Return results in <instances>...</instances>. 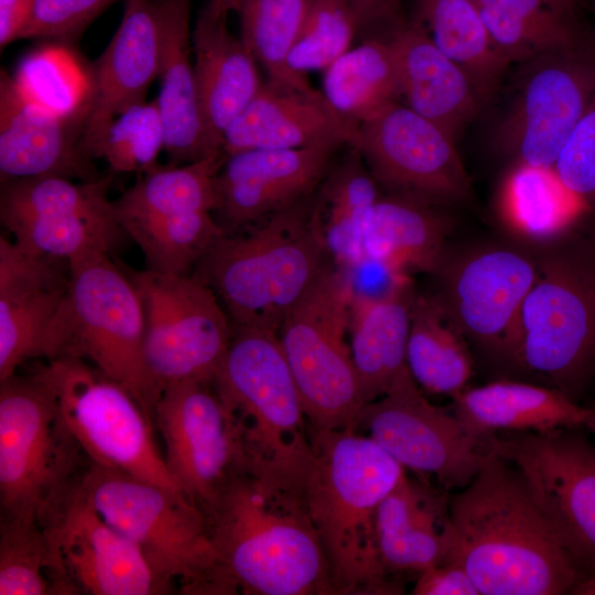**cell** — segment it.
Returning a JSON list of instances; mask_svg holds the SVG:
<instances>
[{"instance_id":"11a10c76","label":"cell","mask_w":595,"mask_h":595,"mask_svg":"<svg viewBox=\"0 0 595 595\" xmlns=\"http://www.w3.org/2000/svg\"><path fill=\"white\" fill-rule=\"evenodd\" d=\"M586 8H589L595 17V0H585ZM589 44L591 48L595 54V24L592 30H589Z\"/></svg>"},{"instance_id":"4fadbf2b","label":"cell","mask_w":595,"mask_h":595,"mask_svg":"<svg viewBox=\"0 0 595 595\" xmlns=\"http://www.w3.org/2000/svg\"><path fill=\"white\" fill-rule=\"evenodd\" d=\"M493 141L515 163L553 167L595 97V54L589 46L519 64Z\"/></svg>"},{"instance_id":"f546056e","label":"cell","mask_w":595,"mask_h":595,"mask_svg":"<svg viewBox=\"0 0 595 595\" xmlns=\"http://www.w3.org/2000/svg\"><path fill=\"white\" fill-rule=\"evenodd\" d=\"M432 203L403 194L378 197L363 230L364 255L409 269L434 270L447 226Z\"/></svg>"},{"instance_id":"1f68e13d","label":"cell","mask_w":595,"mask_h":595,"mask_svg":"<svg viewBox=\"0 0 595 595\" xmlns=\"http://www.w3.org/2000/svg\"><path fill=\"white\" fill-rule=\"evenodd\" d=\"M473 84L482 104L501 87L511 63L491 40L474 0H416V19Z\"/></svg>"},{"instance_id":"2e32d148","label":"cell","mask_w":595,"mask_h":595,"mask_svg":"<svg viewBox=\"0 0 595 595\" xmlns=\"http://www.w3.org/2000/svg\"><path fill=\"white\" fill-rule=\"evenodd\" d=\"M151 415L164 441L170 475L203 511L245 466L230 411L213 381L187 380L165 386Z\"/></svg>"},{"instance_id":"d590c367","label":"cell","mask_w":595,"mask_h":595,"mask_svg":"<svg viewBox=\"0 0 595 595\" xmlns=\"http://www.w3.org/2000/svg\"><path fill=\"white\" fill-rule=\"evenodd\" d=\"M323 95L343 117L359 123L402 97L397 55L389 40L349 48L326 69Z\"/></svg>"},{"instance_id":"ba28073f","label":"cell","mask_w":595,"mask_h":595,"mask_svg":"<svg viewBox=\"0 0 595 595\" xmlns=\"http://www.w3.org/2000/svg\"><path fill=\"white\" fill-rule=\"evenodd\" d=\"M213 383L235 420L245 465L264 463L300 474L310 453V428L279 332L232 327Z\"/></svg>"},{"instance_id":"8d00e7d4","label":"cell","mask_w":595,"mask_h":595,"mask_svg":"<svg viewBox=\"0 0 595 595\" xmlns=\"http://www.w3.org/2000/svg\"><path fill=\"white\" fill-rule=\"evenodd\" d=\"M225 154L185 163L159 166L111 201L116 221L131 217H170L194 212H213L216 206V175Z\"/></svg>"},{"instance_id":"e575fe53","label":"cell","mask_w":595,"mask_h":595,"mask_svg":"<svg viewBox=\"0 0 595 595\" xmlns=\"http://www.w3.org/2000/svg\"><path fill=\"white\" fill-rule=\"evenodd\" d=\"M377 183L360 153L349 147L313 195V214L331 259L340 269L365 256L363 230L368 212L379 197Z\"/></svg>"},{"instance_id":"83f0119b","label":"cell","mask_w":595,"mask_h":595,"mask_svg":"<svg viewBox=\"0 0 595 595\" xmlns=\"http://www.w3.org/2000/svg\"><path fill=\"white\" fill-rule=\"evenodd\" d=\"M389 41L407 106L455 140L483 106L473 84L418 21L400 25Z\"/></svg>"},{"instance_id":"8fae6325","label":"cell","mask_w":595,"mask_h":595,"mask_svg":"<svg viewBox=\"0 0 595 595\" xmlns=\"http://www.w3.org/2000/svg\"><path fill=\"white\" fill-rule=\"evenodd\" d=\"M45 370L62 420L89 463L185 496L154 442L151 415L125 387L80 358L50 360Z\"/></svg>"},{"instance_id":"4316f807","label":"cell","mask_w":595,"mask_h":595,"mask_svg":"<svg viewBox=\"0 0 595 595\" xmlns=\"http://www.w3.org/2000/svg\"><path fill=\"white\" fill-rule=\"evenodd\" d=\"M450 497L404 472L376 512L377 547L390 576L422 571L448 553Z\"/></svg>"},{"instance_id":"9a60e30c","label":"cell","mask_w":595,"mask_h":595,"mask_svg":"<svg viewBox=\"0 0 595 595\" xmlns=\"http://www.w3.org/2000/svg\"><path fill=\"white\" fill-rule=\"evenodd\" d=\"M355 430L405 469L435 477L444 489L470 484L490 451L489 440L472 435L452 411L429 402L409 369L385 396L361 408Z\"/></svg>"},{"instance_id":"ffe728a7","label":"cell","mask_w":595,"mask_h":595,"mask_svg":"<svg viewBox=\"0 0 595 595\" xmlns=\"http://www.w3.org/2000/svg\"><path fill=\"white\" fill-rule=\"evenodd\" d=\"M339 147L324 143L227 155L215 180L217 221L226 234L237 232L310 195Z\"/></svg>"},{"instance_id":"484cf974","label":"cell","mask_w":595,"mask_h":595,"mask_svg":"<svg viewBox=\"0 0 595 595\" xmlns=\"http://www.w3.org/2000/svg\"><path fill=\"white\" fill-rule=\"evenodd\" d=\"M191 2L156 0L160 29L156 99L165 134L164 150L175 163L220 155L210 149L197 98L190 57Z\"/></svg>"},{"instance_id":"f6af8a7d","label":"cell","mask_w":595,"mask_h":595,"mask_svg":"<svg viewBox=\"0 0 595 595\" xmlns=\"http://www.w3.org/2000/svg\"><path fill=\"white\" fill-rule=\"evenodd\" d=\"M349 0H312L288 63L304 74L326 69L350 48L358 30Z\"/></svg>"},{"instance_id":"f5cc1de1","label":"cell","mask_w":595,"mask_h":595,"mask_svg":"<svg viewBox=\"0 0 595 595\" xmlns=\"http://www.w3.org/2000/svg\"><path fill=\"white\" fill-rule=\"evenodd\" d=\"M554 6L561 9L571 18L581 20L582 9L586 8L585 0H550Z\"/></svg>"},{"instance_id":"7bdbcfd3","label":"cell","mask_w":595,"mask_h":595,"mask_svg":"<svg viewBox=\"0 0 595 595\" xmlns=\"http://www.w3.org/2000/svg\"><path fill=\"white\" fill-rule=\"evenodd\" d=\"M2 224L23 249L66 261L93 252H110L126 235L112 214L99 216H29Z\"/></svg>"},{"instance_id":"d4e9b609","label":"cell","mask_w":595,"mask_h":595,"mask_svg":"<svg viewBox=\"0 0 595 595\" xmlns=\"http://www.w3.org/2000/svg\"><path fill=\"white\" fill-rule=\"evenodd\" d=\"M229 11L212 1L202 8L193 32L194 72L208 143L223 154V136L260 89L257 61L227 25Z\"/></svg>"},{"instance_id":"d6a6232c","label":"cell","mask_w":595,"mask_h":595,"mask_svg":"<svg viewBox=\"0 0 595 595\" xmlns=\"http://www.w3.org/2000/svg\"><path fill=\"white\" fill-rule=\"evenodd\" d=\"M495 45L511 64L589 46V30L550 0H474Z\"/></svg>"},{"instance_id":"ab89813d","label":"cell","mask_w":595,"mask_h":595,"mask_svg":"<svg viewBox=\"0 0 595 595\" xmlns=\"http://www.w3.org/2000/svg\"><path fill=\"white\" fill-rule=\"evenodd\" d=\"M312 0H238L241 40L262 64L269 83L310 95L304 74L291 69L288 58Z\"/></svg>"},{"instance_id":"ac0fdd59","label":"cell","mask_w":595,"mask_h":595,"mask_svg":"<svg viewBox=\"0 0 595 595\" xmlns=\"http://www.w3.org/2000/svg\"><path fill=\"white\" fill-rule=\"evenodd\" d=\"M79 483L43 523L76 594L167 593L140 550L97 512Z\"/></svg>"},{"instance_id":"7a4b0ae2","label":"cell","mask_w":595,"mask_h":595,"mask_svg":"<svg viewBox=\"0 0 595 595\" xmlns=\"http://www.w3.org/2000/svg\"><path fill=\"white\" fill-rule=\"evenodd\" d=\"M448 553L480 595H593L595 576L574 556L509 462L489 451L448 500Z\"/></svg>"},{"instance_id":"816d5d0a","label":"cell","mask_w":595,"mask_h":595,"mask_svg":"<svg viewBox=\"0 0 595 595\" xmlns=\"http://www.w3.org/2000/svg\"><path fill=\"white\" fill-rule=\"evenodd\" d=\"M358 28L389 17L394 12L398 0H349Z\"/></svg>"},{"instance_id":"b9f144b4","label":"cell","mask_w":595,"mask_h":595,"mask_svg":"<svg viewBox=\"0 0 595 595\" xmlns=\"http://www.w3.org/2000/svg\"><path fill=\"white\" fill-rule=\"evenodd\" d=\"M111 176L74 182L42 175L1 182V221L29 216L110 215Z\"/></svg>"},{"instance_id":"f907efd6","label":"cell","mask_w":595,"mask_h":595,"mask_svg":"<svg viewBox=\"0 0 595 595\" xmlns=\"http://www.w3.org/2000/svg\"><path fill=\"white\" fill-rule=\"evenodd\" d=\"M34 0H0V47L19 40Z\"/></svg>"},{"instance_id":"681fc988","label":"cell","mask_w":595,"mask_h":595,"mask_svg":"<svg viewBox=\"0 0 595 595\" xmlns=\"http://www.w3.org/2000/svg\"><path fill=\"white\" fill-rule=\"evenodd\" d=\"M413 595H480L465 567L456 561H444L418 574Z\"/></svg>"},{"instance_id":"5bb4252c","label":"cell","mask_w":595,"mask_h":595,"mask_svg":"<svg viewBox=\"0 0 595 595\" xmlns=\"http://www.w3.org/2000/svg\"><path fill=\"white\" fill-rule=\"evenodd\" d=\"M582 428L500 432L489 448L517 468L558 536L595 576V446Z\"/></svg>"},{"instance_id":"bcb514c9","label":"cell","mask_w":595,"mask_h":595,"mask_svg":"<svg viewBox=\"0 0 595 595\" xmlns=\"http://www.w3.org/2000/svg\"><path fill=\"white\" fill-rule=\"evenodd\" d=\"M561 182L595 212V97L553 165Z\"/></svg>"},{"instance_id":"277c9868","label":"cell","mask_w":595,"mask_h":595,"mask_svg":"<svg viewBox=\"0 0 595 595\" xmlns=\"http://www.w3.org/2000/svg\"><path fill=\"white\" fill-rule=\"evenodd\" d=\"M333 261L313 214V193L232 234L224 232L197 262L232 327L279 332L302 295Z\"/></svg>"},{"instance_id":"30bf717a","label":"cell","mask_w":595,"mask_h":595,"mask_svg":"<svg viewBox=\"0 0 595 595\" xmlns=\"http://www.w3.org/2000/svg\"><path fill=\"white\" fill-rule=\"evenodd\" d=\"M80 488L97 512L141 552L170 591L201 594L214 566L204 512L185 496L89 463Z\"/></svg>"},{"instance_id":"6f0895ef","label":"cell","mask_w":595,"mask_h":595,"mask_svg":"<svg viewBox=\"0 0 595 595\" xmlns=\"http://www.w3.org/2000/svg\"><path fill=\"white\" fill-rule=\"evenodd\" d=\"M593 595H595V591H594Z\"/></svg>"},{"instance_id":"44dd1931","label":"cell","mask_w":595,"mask_h":595,"mask_svg":"<svg viewBox=\"0 0 595 595\" xmlns=\"http://www.w3.org/2000/svg\"><path fill=\"white\" fill-rule=\"evenodd\" d=\"M537 274L538 264L517 251L486 250L453 271L442 300L465 336L516 360L520 312Z\"/></svg>"},{"instance_id":"ee69618b","label":"cell","mask_w":595,"mask_h":595,"mask_svg":"<svg viewBox=\"0 0 595 595\" xmlns=\"http://www.w3.org/2000/svg\"><path fill=\"white\" fill-rule=\"evenodd\" d=\"M165 134L158 99L128 108L115 118L94 159L102 158L113 172L147 173L164 150Z\"/></svg>"},{"instance_id":"f1b7e54d","label":"cell","mask_w":595,"mask_h":595,"mask_svg":"<svg viewBox=\"0 0 595 595\" xmlns=\"http://www.w3.org/2000/svg\"><path fill=\"white\" fill-rule=\"evenodd\" d=\"M452 412L472 435L489 440L500 432H550L584 426L583 407L554 387L494 381L453 397Z\"/></svg>"},{"instance_id":"e0dca14e","label":"cell","mask_w":595,"mask_h":595,"mask_svg":"<svg viewBox=\"0 0 595 595\" xmlns=\"http://www.w3.org/2000/svg\"><path fill=\"white\" fill-rule=\"evenodd\" d=\"M454 141L437 125L394 101L359 123L353 148L377 182L435 204L463 199L470 192Z\"/></svg>"},{"instance_id":"603a6c76","label":"cell","mask_w":595,"mask_h":595,"mask_svg":"<svg viewBox=\"0 0 595 595\" xmlns=\"http://www.w3.org/2000/svg\"><path fill=\"white\" fill-rule=\"evenodd\" d=\"M83 127L26 99L12 76L0 73V175L8 180L57 175L78 181L102 177L82 148Z\"/></svg>"},{"instance_id":"7dc6e473","label":"cell","mask_w":595,"mask_h":595,"mask_svg":"<svg viewBox=\"0 0 595 595\" xmlns=\"http://www.w3.org/2000/svg\"><path fill=\"white\" fill-rule=\"evenodd\" d=\"M116 1L118 0H34L19 39L72 40Z\"/></svg>"},{"instance_id":"7402d4cb","label":"cell","mask_w":595,"mask_h":595,"mask_svg":"<svg viewBox=\"0 0 595 595\" xmlns=\"http://www.w3.org/2000/svg\"><path fill=\"white\" fill-rule=\"evenodd\" d=\"M159 46L156 0H127L121 22L91 71L93 96L82 133L90 159L115 118L145 101L159 73Z\"/></svg>"},{"instance_id":"4dcf8cb0","label":"cell","mask_w":595,"mask_h":595,"mask_svg":"<svg viewBox=\"0 0 595 595\" xmlns=\"http://www.w3.org/2000/svg\"><path fill=\"white\" fill-rule=\"evenodd\" d=\"M412 295L351 303L350 349L364 403L385 396L408 369Z\"/></svg>"},{"instance_id":"c3c4849f","label":"cell","mask_w":595,"mask_h":595,"mask_svg":"<svg viewBox=\"0 0 595 595\" xmlns=\"http://www.w3.org/2000/svg\"><path fill=\"white\" fill-rule=\"evenodd\" d=\"M340 270L345 274L351 303L385 301L410 291L407 271L378 258L364 256Z\"/></svg>"},{"instance_id":"cb8c5ba5","label":"cell","mask_w":595,"mask_h":595,"mask_svg":"<svg viewBox=\"0 0 595 595\" xmlns=\"http://www.w3.org/2000/svg\"><path fill=\"white\" fill-rule=\"evenodd\" d=\"M358 125L338 113L323 93L310 95L262 84L223 136V152L301 149L324 143L353 147Z\"/></svg>"},{"instance_id":"8992f818","label":"cell","mask_w":595,"mask_h":595,"mask_svg":"<svg viewBox=\"0 0 595 595\" xmlns=\"http://www.w3.org/2000/svg\"><path fill=\"white\" fill-rule=\"evenodd\" d=\"M68 263L69 288L54 328L53 359L91 361L151 415L161 392L144 359L143 310L134 283L110 252L88 253Z\"/></svg>"},{"instance_id":"60d3db41","label":"cell","mask_w":595,"mask_h":595,"mask_svg":"<svg viewBox=\"0 0 595 595\" xmlns=\"http://www.w3.org/2000/svg\"><path fill=\"white\" fill-rule=\"evenodd\" d=\"M39 522L1 519L0 595H74Z\"/></svg>"},{"instance_id":"74e56055","label":"cell","mask_w":595,"mask_h":595,"mask_svg":"<svg viewBox=\"0 0 595 595\" xmlns=\"http://www.w3.org/2000/svg\"><path fill=\"white\" fill-rule=\"evenodd\" d=\"M501 207L511 227L537 239L562 235L587 209L553 167L524 163H515L508 173Z\"/></svg>"},{"instance_id":"7c38bea8","label":"cell","mask_w":595,"mask_h":595,"mask_svg":"<svg viewBox=\"0 0 595 595\" xmlns=\"http://www.w3.org/2000/svg\"><path fill=\"white\" fill-rule=\"evenodd\" d=\"M125 269L140 295L144 359L160 392L173 382L213 381L232 336L215 292L193 274Z\"/></svg>"},{"instance_id":"6da1fadb","label":"cell","mask_w":595,"mask_h":595,"mask_svg":"<svg viewBox=\"0 0 595 595\" xmlns=\"http://www.w3.org/2000/svg\"><path fill=\"white\" fill-rule=\"evenodd\" d=\"M203 512L214 566L201 594L334 595L301 475L247 464Z\"/></svg>"},{"instance_id":"52a82bcc","label":"cell","mask_w":595,"mask_h":595,"mask_svg":"<svg viewBox=\"0 0 595 595\" xmlns=\"http://www.w3.org/2000/svg\"><path fill=\"white\" fill-rule=\"evenodd\" d=\"M515 361L578 402L595 377V246L570 241L538 264Z\"/></svg>"},{"instance_id":"db71d44e","label":"cell","mask_w":595,"mask_h":595,"mask_svg":"<svg viewBox=\"0 0 595 595\" xmlns=\"http://www.w3.org/2000/svg\"><path fill=\"white\" fill-rule=\"evenodd\" d=\"M217 7L227 10V11H236L238 6V0H209Z\"/></svg>"},{"instance_id":"9f6ffc18","label":"cell","mask_w":595,"mask_h":595,"mask_svg":"<svg viewBox=\"0 0 595 595\" xmlns=\"http://www.w3.org/2000/svg\"><path fill=\"white\" fill-rule=\"evenodd\" d=\"M591 412L584 428L595 436V403L589 405Z\"/></svg>"},{"instance_id":"f35d334b","label":"cell","mask_w":595,"mask_h":595,"mask_svg":"<svg viewBox=\"0 0 595 595\" xmlns=\"http://www.w3.org/2000/svg\"><path fill=\"white\" fill-rule=\"evenodd\" d=\"M11 76L26 99L84 128L93 96L91 71L66 45L52 43L31 51Z\"/></svg>"},{"instance_id":"9c48e42d","label":"cell","mask_w":595,"mask_h":595,"mask_svg":"<svg viewBox=\"0 0 595 595\" xmlns=\"http://www.w3.org/2000/svg\"><path fill=\"white\" fill-rule=\"evenodd\" d=\"M351 298L344 272L329 264L279 329L310 429L355 430L365 405L347 342Z\"/></svg>"},{"instance_id":"836d02e7","label":"cell","mask_w":595,"mask_h":595,"mask_svg":"<svg viewBox=\"0 0 595 595\" xmlns=\"http://www.w3.org/2000/svg\"><path fill=\"white\" fill-rule=\"evenodd\" d=\"M407 366L424 390L452 398L466 388L473 360L465 334L442 299L413 298Z\"/></svg>"},{"instance_id":"3957f363","label":"cell","mask_w":595,"mask_h":595,"mask_svg":"<svg viewBox=\"0 0 595 595\" xmlns=\"http://www.w3.org/2000/svg\"><path fill=\"white\" fill-rule=\"evenodd\" d=\"M404 472L356 430L310 429L301 482L334 595L401 593L379 558L376 512Z\"/></svg>"},{"instance_id":"d6986e66","label":"cell","mask_w":595,"mask_h":595,"mask_svg":"<svg viewBox=\"0 0 595 595\" xmlns=\"http://www.w3.org/2000/svg\"><path fill=\"white\" fill-rule=\"evenodd\" d=\"M68 288V261L0 237V382L30 359L52 360L54 328Z\"/></svg>"},{"instance_id":"5b68a950","label":"cell","mask_w":595,"mask_h":595,"mask_svg":"<svg viewBox=\"0 0 595 595\" xmlns=\"http://www.w3.org/2000/svg\"><path fill=\"white\" fill-rule=\"evenodd\" d=\"M88 464L62 420L45 366L0 382L1 519L43 526Z\"/></svg>"}]
</instances>
